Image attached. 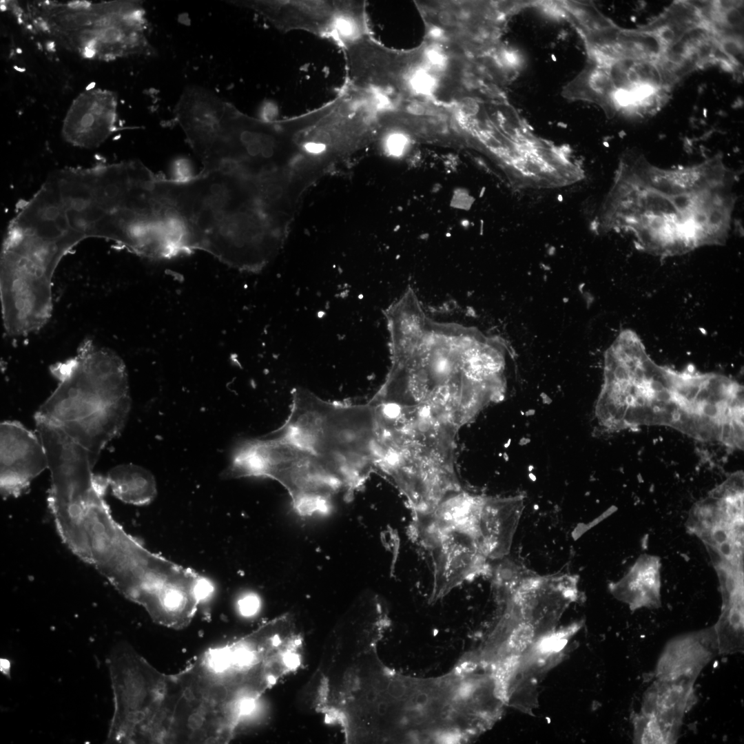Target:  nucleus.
I'll use <instances>...</instances> for the list:
<instances>
[{"mask_svg": "<svg viewBox=\"0 0 744 744\" xmlns=\"http://www.w3.org/2000/svg\"><path fill=\"white\" fill-rule=\"evenodd\" d=\"M715 406L710 373L677 371L648 355L627 384L624 424L668 426L701 441L711 429Z\"/></svg>", "mask_w": 744, "mask_h": 744, "instance_id": "obj_6", "label": "nucleus"}, {"mask_svg": "<svg viewBox=\"0 0 744 744\" xmlns=\"http://www.w3.org/2000/svg\"><path fill=\"white\" fill-rule=\"evenodd\" d=\"M105 478L113 495L125 503L146 505L156 497L157 488L154 475L140 466L118 465L109 471Z\"/></svg>", "mask_w": 744, "mask_h": 744, "instance_id": "obj_19", "label": "nucleus"}, {"mask_svg": "<svg viewBox=\"0 0 744 744\" xmlns=\"http://www.w3.org/2000/svg\"><path fill=\"white\" fill-rule=\"evenodd\" d=\"M634 743L666 744L675 743L678 734L666 728L655 718L644 714L635 713L632 716Z\"/></svg>", "mask_w": 744, "mask_h": 744, "instance_id": "obj_21", "label": "nucleus"}, {"mask_svg": "<svg viewBox=\"0 0 744 744\" xmlns=\"http://www.w3.org/2000/svg\"><path fill=\"white\" fill-rule=\"evenodd\" d=\"M447 58L435 45L426 47L419 57L408 68L404 83L408 90L419 96H431L441 84L447 68Z\"/></svg>", "mask_w": 744, "mask_h": 744, "instance_id": "obj_20", "label": "nucleus"}, {"mask_svg": "<svg viewBox=\"0 0 744 744\" xmlns=\"http://www.w3.org/2000/svg\"><path fill=\"white\" fill-rule=\"evenodd\" d=\"M274 433L317 457L340 479L347 496L375 470V424L370 403L325 400L296 387L288 417Z\"/></svg>", "mask_w": 744, "mask_h": 744, "instance_id": "obj_4", "label": "nucleus"}, {"mask_svg": "<svg viewBox=\"0 0 744 744\" xmlns=\"http://www.w3.org/2000/svg\"><path fill=\"white\" fill-rule=\"evenodd\" d=\"M37 14L34 21L39 29L85 59L111 61L154 52L138 1L45 2Z\"/></svg>", "mask_w": 744, "mask_h": 744, "instance_id": "obj_5", "label": "nucleus"}, {"mask_svg": "<svg viewBox=\"0 0 744 744\" xmlns=\"http://www.w3.org/2000/svg\"><path fill=\"white\" fill-rule=\"evenodd\" d=\"M292 670L285 648L257 628L209 648L176 673L178 700L194 725L213 741L227 743L254 703Z\"/></svg>", "mask_w": 744, "mask_h": 744, "instance_id": "obj_3", "label": "nucleus"}, {"mask_svg": "<svg viewBox=\"0 0 744 744\" xmlns=\"http://www.w3.org/2000/svg\"><path fill=\"white\" fill-rule=\"evenodd\" d=\"M1 494L17 497L45 468L48 459L39 437L15 421L0 426Z\"/></svg>", "mask_w": 744, "mask_h": 744, "instance_id": "obj_13", "label": "nucleus"}, {"mask_svg": "<svg viewBox=\"0 0 744 744\" xmlns=\"http://www.w3.org/2000/svg\"><path fill=\"white\" fill-rule=\"evenodd\" d=\"M107 665L114 707L107 741L164 743L169 674L124 643L112 649Z\"/></svg>", "mask_w": 744, "mask_h": 744, "instance_id": "obj_8", "label": "nucleus"}, {"mask_svg": "<svg viewBox=\"0 0 744 744\" xmlns=\"http://www.w3.org/2000/svg\"><path fill=\"white\" fill-rule=\"evenodd\" d=\"M524 508L521 495L494 497L464 491L457 502L456 517L491 561L509 554Z\"/></svg>", "mask_w": 744, "mask_h": 744, "instance_id": "obj_11", "label": "nucleus"}, {"mask_svg": "<svg viewBox=\"0 0 744 744\" xmlns=\"http://www.w3.org/2000/svg\"><path fill=\"white\" fill-rule=\"evenodd\" d=\"M737 180L719 154L664 168L641 154L627 152L593 229L630 234L637 249L661 257L723 245L731 230Z\"/></svg>", "mask_w": 744, "mask_h": 744, "instance_id": "obj_1", "label": "nucleus"}, {"mask_svg": "<svg viewBox=\"0 0 744 744\" xmlns=\"http://www.w3.org/2000/svg\"><path fill=\"white\" fill-rule=\"evenodd\" d=\"M694 681L657 679L645 692L641 712L679 734L683 718L697 701Z\"/></svg>", "mask_w": 744, "mask_h": 744, "instance_id": "obj_17", "label": "nucleus"}, {"mask_svg": "<svg viewBox=\"0 0 744 744\" xmlns=\"http://www.w3.org/2000/svg\"><path fill=\"white\" fill-rule=\"evenodd\" d=\"M174 176L175 180H185L194 176L191 163L185 158H180L175 161L173 164Z\"/></svg>", "mask_w": 744, "mask_h": 744, "instance_id": "obj_22", "label": "nucleus"}, {"mask_svg": "<svg viewBox=\"0 0 744 744\" xmlns=\"http://www.w3.org/2000/svg\"><path fill=\"white\" fill-rule=\"evenodd\" d=\"M495 579L507 595L498 630L534 641L556 630L565 611L579 597V577L575 574L539 575L506 562L497 569Z\"/></svg>", "mask_w": 744, "mask_h": 744, "instance_id": "obj_10", "label": "nucleus"}, {"mask_svg": "<svg viewBox=\"0 0 744 744\" xmlns=\"http://www.w3.org/2000/svg\"><path fill=\"white\" fill-rule=\"evenodd\" d=\"M660 566L659 557L641 555L621 579L609 584V590L632 610L658 608L661 605Z\"/></svg>", "mask_w": 744, "mask_h": 744, "instance_id": "obj_18", "label": "nucleus"}, {"mask_svg": "<svg viewBox=\"0 0 744 744\" xmlns=\"http://www.w3.org/2000/svg\"><path fill=\"white\" fill-rule=\"evenodd\" d=\"M238 606L242 614L251 616L258 611L260 601L256 596L248 595L239 601Z\"/></svg>", "mask_w": 744, "mask_h": 744, "instance_id": "obj_23", "label": "nucleus"}, {"mask_svg": "<svg viewBox=\"0 0 744 744\" xmlns=\"http://www.w3.org/2000/svg\"><path fill=\"white\" fill-rule=\"evenodd\" d=\"M117 99L101 89L85 90L70 105L63 120L62 134L70 144L93 148L102 144L116 130Z\"/></svg>", "mask_w": 744, "mask_h": 744, "instance_id": "obj_14", "label": "nucleus"}, {"mask_svg": "<svg viewBox=\"0 0 744 744\" xmlns=\"http://www.w3.org/2000/svg\"><path fill=\"white\" fill-rule=\"evenodd\" d=\"M485 713L478 677L468 664L430 679L380 666L362 701L360 726L366 741L458 743L484 732Z\"/></svg>", "mask_w": 744, "mask_h": 744, "instance_id": "obj_2", "label": "nucleus"}, {"mask_svg": "<svg viewBox=\"0 0 744 744\" xmlns=\"http://www.w3.org/2000/svg\"><path fill=\"white\" fill-rule=\"evenodd\" d=\"M222 477L276 480L288 492L296 510L303 515L326 512L335 496L344 493L339 479L317 457L276 433L267 439L241 442Z\"/></svg>", "mask_w": 744, "mask_h": 744, "instance_id": "obj_7", "label": "nucleus"}, {"mask_svg": "<svg viewBox=\"0 0 744 744\" xmlns=\"http://www.w3.org/2000/svg\"><path fill=\"white\" fill-rule=\"evenodd\" d=\"M130 405V397H127L81 419L55 424L84 448L95 463L106 444L123 429Z\"/></svg>", "mask_w": 744, "mask_h": 744, "instance_id": "obj_16", "label": "nucleus"}, {"mask_svg": "<svg viewBox=\"0 0 744 744\" xmlns=\"http://www.w3.org/2000/svg\"><path fill=\"white\" fill-rule=\"evenodd\" d=\"M719 654L714 626L670 639L658 659V680L695 681L702 670Z\"/></svg>", "mask_w": 744, "mask_h": 744, "instance_id": "obj_15", "label": "nucleus"}, {"mask_svg": "<svg viewBox=\"0 0 744 744\" xmlns=\"http://www.w3.org/2000/svg\"><path fill=\"white\" fill-rule=\"evenodd\" d=\"M58 386L37 415L54 424L84 417L130 397L123 360L112 351L87 340L76 355L50 367Z\"/></svg>", "mask_w": 744, "mask_h": 744, "instance_id": "obj_9", "label": "nucleus"}, {"mask_svg": "<svg viewBox=\"0 0 744 744\" xmlns=\"http://www.w3.org/2000/svg\"><path fill=\"white\" fill-rule=\"evenodd\" d=\"M433 564V597L439 598L464 581L490 572V561L466 535L422 525Z\"/></svg>", "mask_w": 744, "mask_h": 744, "instance_id": "obj_12", "label": "nucleus"}]
</instances>
